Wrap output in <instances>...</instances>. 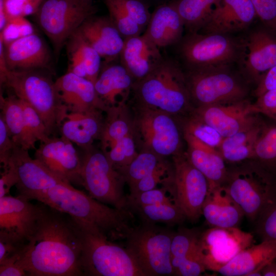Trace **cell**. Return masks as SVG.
Segmentation results:
<instances>
[{
    "instance_id": "cell-1",
    "label": "cell",
    "mask_w": 276,
    "mask_h": 276,
    "mask_svg": "<svg viewBox=\"0 0 276 276\" xmlns=\"http://www.w3.org/2000/svg\"><path fill=\"white\" fill-rule=\"evenodd\" d=\"M38 204L35 231L19 259L27 275H84L79 224L65 213L40 201Z\"/></svg>"
},
{
    "instance_id": "cell-2",
    "label": "cell",
    "mask_w": 276,
    "mask_h": 276,
    "mask_svg": "<svg viewBox=\"0 0 276 276\" xmlns=\"http://www.w3.org/2000/svg\"><path fill=\"white\" fill-rule=\"evenodd\" d=\"M36 200L68 214L113 241L125 239L134 226L130 224L133 215L130 211L109 206L69 183L57 185L40 194Z\"/></svg>"
},
{
    "instance_id": "cell-3",
    "label": "cell",
    "mask_w": 276,
    "mask_h": 276,
    "mask_svg": "<svg viewBox=\"0 0 276 276\" xmlns=\"http://www.w3.org/2000/svg\"><path fill=\"white\" fill-rule=\"evenodd\" d=\"M134 103L178 117L193 108L185 74L174 60L165 56L144 79L134 82Z\"/></svg>"
},
{
    "instance_id": "cell-4",
    "label": "cell",
    "mask_w": 276,
    "mask_h": 276,
    "mask_svg": "<svg viewBox=\"0 0 276 276\" xmlns=\"http://www.w3.org/2000/svg\"><path fill=\"white\" fill-rule=\"evenodd\" d=\"M1 85L30 104L44 122L48 135L60 131L68 110L57 91L50 71L43 70H8L0 78Z\"/></svg>"
},
{
    "instance_id": "cell-5",
    "label": "cell",
    "mask_w": 276,
    "mask_h": 276,
    "mask_svg": "<svg viewBox=\"0 0 276 276\" xmlns=\"http://www.w3.org/2000/svg\"><path fill=\"white\" fill-rule=\"evenodd\" d=\"M78 223L82 231L84 275L145 276L126 247L109 240L99 231Z\"/></svg>"
},
{
    "instance_id": "cell-6",
    "label": "cell",
    "mask_w": 276,
    "mask_h": 276,
    "mask_svg": "<svg viewBox=\"0 0 276 276\" xmlns=\"http://www.w3.org/2000/svg\"><path fill=\"white\" fill-rule=\"evenodd\" d=\"M132 108L133 131L139 151H149L166 158L182 151L176 117L135 103Z\"/></svg>"
},
{
    "instance_id": "cell-7",
    "label": "cell",
    "mask_w": 276,
    "mask_h": 276,
    "mask_svg": "<svg viewBox=\"0 0 276 276\" xmlns=\"http://www.w3.org/2000/svg\"><path fill=\"white\" fill-rule=\"evenodd\" d=\"M223 185L244 216L254 222L276 194V181L272 174L254 160L228 170Z\"/></svg>"
},
{
    "instance_id": "cell-8",
    "label": "cell",
    "mask_w": 276,
    "mask_h": 276,
    "mask_svg": "<svg viewBox=\"0 0 276 276\" xmlns=\"http://www.w3.org/2000/svg\"><path fill=\"white\" fill-rule=\"evenodd\" d=\"M175 232L155 224L134 226L127 236L125 247L145 276L173 275L171 245Z\"/></svg>"
},
{
    "instance_id": "cell-9",
    "label": "cell",
    "mask_w": 276,
    "mask_h": 276,
    "mask_svg": "<svg viewBox=\"0 0 276 276\" xmlns=\"http://www.w3.org/2000/svg\"><path fill=\"white\" fill-rule=\"evenodd\" d=\"M80 185L94 199L119 209H127L126 183L123 176L114 169L105 153L94 145L82 150Z\"/></svg>"
},
{
    "instance_id": "cell-10",
    "label": "cell",
    "mask_w": 276,
    "mask_h": 276,
    "mask_svg": "<svg viewBox=\"0 0 276 276\" xmlns=\"http://www.w3.org/2000/svg\"><path fill=\"white\" fill-rule=\"evenodd\" d=\"M97 11L93 1L43 0L34 15L58 57L71 35Z\"/></svg>"
},
{
    "instance_id": "cell-11",
    "label": "cell",
    "mask_w": 276,
    "mask_h": 276,
    "mask_svg": "<svg viewBox=\"0 0 276 276\" xmlns=\"http://www.w3.org/2000/svg\"><path fill=\"white\" fill-rule=\"evenodd\" d=\"M228 66L188 70L185 73L194 107L223 104L244 99L246 89Z\"/></svg>"
},
{
    "instance_id": "cell-12",
    "label": "cell",
    "mask_w": 276,
    "mask_h": 276,
    "mask_svg": "<svg viewBox=\"0 0 276 276\" xmlns=\"http://www.w3.org/2000/svg\"><path fill=\"white\" fill-rule=\"evenodd\" d=\"M177 45L188 70L228 66L238 51L232 38L219 33H188Z\"/></svg>"
},
{
    "instance_id": "cell-13",
    "label": "cell",
    "mask_w": 276,
    "mask_h": 276,
    "mask_svg": "<svg viewBox=\"0 0 276 276\" xmlns=\"http://www.w3.org/2000/svg\"><path fill=\"white\" fill-rule=\"evenodd\" d=\"M173 182L169 192L174 203L186 219L195 222L202 215V208L210 186L204 175L190 162L186 151L172 157Z\"/></svg>"
},
{
    "instance_id": "cell-14",
    "label": "cell",
    "mask_w": 276,
    "mask_h": 276,
    "mask_svg": "<svg viewBox=\"0 0 276 276\" xmlns=\"http://www.w3.org/2000/svg\"><path fill=\"white\" fill-rule=\"evenodd\" d=\"M251 234L238 227H212L200 235L199 247L206 270L217 271L253 244Z\"/></svg>"
},
{
    "instance_id": "cell-15",
    "label": "cell",
    "mask_w": 276,
    "mask_h": 276,
    "mask_svg": "<svg viewBox=\"0 0 276 276\" xmlns=\"http://www.w3.org/2000/svg\"><path fill=\"white\" fill-rule=\"evenodd\" d=\"M39 204L18 195L0 198V239L25 247L35 231Z\"/></svg>"
},
{
    "instance_id": "cell-16",
    "label": "cell",
    "mask_w": 276,
    "mask_h": 276,
    "mask_svg": "<svg viewBox=\"0 0 276 276\" xmlns=\"http://www.w3.org/2000/svg\"><path fill=\"white\" fill-rule=\"evenodd\" d=\"M28 151L15 145L8 163V167L16 177L15 186L18 195L29 200H36L46 190L57 185L67 183L51 172L37 159L31 157Z\"/></svg>"
},
{
    "instance_id": "cell-17",
    "label": "cell",
    "mask_w": 276,
    "mask_h": 276,
    "mask_svg": "<svg viewBox=\"0 0 276 276\" xmlns=\"http://www.w3.org/2000/svg\"><path fill=\"white\" fill-rule=\"evenodd\" d=\"M34 157L64 181L80 184L81 155L65 137L52 136L40 142Z\"/></svg>"
},
{
    "instance_id": "cell-18",
    "label": "cell",
    "mask_w": 276,
    "mask_h": 276,
    "mask_svg": "<svg viewBox=\"0 0 276 276\" xmlns=\"http://www.w3.org/2000/svg\"><path fill=\"white\" fill-rule=\"evenodd\" d=\"M245 99L230 103L194 107L190 114L215 128L223 137L231 136L259 121Z\"/></svg>"
},
{
    "instance_id": "cell-19",
    "label": "cell",
    "mask_w": 276,
    "mask_h": 276,
    "mask_svg": "<svg viewBox=\"0 0 276 276\" xmlns=\"http://www.w3.org/2000/svg\"><path fill=\"white\" fill-rule=\"evenodd\" d=\"M4 44L9 70L51 71V52L43 39L36 33Z\"/></svg>"
},
{
    "instance_id": "cell-20",
    "label": "cell",
    "mask_w": 276,
    "mask_h": 276,
    "mask_svg": "<svg viewBox=\"0 0 276 276\" xmlns=\"http://www.w3.org/2000/svg\"><path fill=\"white\" fill-rule=\"evenodd\" d=\"M55 86L68 112H105L106 108L99 98L94 84L88 79L67 72L56 80Z\"/></svg>"
},
{
    "instance_id": "cell-21",
    "label": "cell",
    "mask_w": 276,
    "mask_h": 276,
    "mask_svg": "<svg viewBox=\"0 0 276 276\" xmlns=\"http://www.w3.org/2000/svg\"><path fill=\"white\" fill-rule=\"evenodd\" d=\"M164 57L160 49L143 33L125 39L119 60L135 82L153 72Z\"/></svg>"
},
{
    "instance_id": "cell-22",
    "label": "cell",
    "mask_w": 276,
    "mask_h": 276,
    "mask_svg": "<svg viewBox=\"0 0 276 276\" xmlns=\"http://www.w3.org/2000/svg\"><path fill=\"white\" fill-rule=\"evenodd\" d=\"M134 82L132 76L120 62H112L102 63L94 85L99 98L107 110L127 104Z\"/></svg>"
},
{
    "instance_id": "cell-23",
    "label": "cell",
    "mask_w": 276,
    "mask_h": 276,
    "mask_svg": "<svg viewBox=\"0 0 276 276\" xmlns=\"http://www.w3.org/2000/svg\"><path fill=\"white\" fill-rule=\"evenodd\" d=\"M78 29L104 60L103 63H110L119 59L125 39L109 16L91 15Z\"/></svg>"
},
{
    "instance_id": "cell-24",
    "label": "cell",
    "mask_w": 276,
    "mask_h": 276,
    "mask_svg": "<svg viewBox=\"0 0 276 276\" xmlns=\"http://www.w3.org/2000/svg\"><path fill=\"white\" fill-rule=\"evenodd\" d=\"M256 17L250 0H221L198 32L227 34L245 29Z\"/></svg>"
},
{
    "instance_id": "cell-25",
    "label": "cell",
    "mask_w": 276,
    "mask_h": 276,
    "mask_svg": "<svg viewBox=\"0 0 276 276\" xmlns=\"http://www.w3.org/2000/svg\"><path fill=\"white\" fill-rule=\"evenodd\" d=\"M184 28L182 20L171 1L156 7L143 34L160 49L179 43Z\"/></svg>"
},
{
    "instance_id": "cell-26",
    "label": "cell",
    "mask_w": 276,
    "mask_h": 276,
    "mask_svg": "<svg viewBox=\"0 0 276 276\" xmlns=\"http://www.w3.org/2000/svg\"><path fill=\"white\" fill-rule=\"evenodd\" d=\"M182 133L187 145V157L206 178L209 190L222 186L226 179L228 170L219 151L201 143L188 133Z\"/></svg>"
},
{
    "instance_id": "cell-27",
    "label": "cell",
    "mask_w": 276,
    "mask_h": 276,
    "mask_svg": "<svg viewBox=\"0 0 276 276\" xmlns=\"http://www.w3.org/2000/svg\"><path fill=\"white\" fill-rule=\"evenodd\" d=\"M243 64L247 73L258 82L276 65V38L262 30L249 34L244 45Z\"/></svg>"
},
{
    "instance_id": "cell-28",
    "label": "cell",
    "mask_w": 276,
    "mask_h": 276,
    "mask_svg": "<svg viewBox=\"0 0 276 276\" xmlns=\"http://www.w3.org/2000/svg\"><path fill=\"white\" fill-rule=\"evenodd\" d=\"M276 259V240H264L240 251L217 272L224 276H261L262 270Z\"/></svg>"
},
{
    "instance_id": "cell-29",
    "label": "cell",
    "mask_w": 276,
    "mask_h": 276,
    "mask_svg": "<svg viewBox=\"0 0 276 276\" xmlns=\"http://www.w3.org/2000/svg\"><path fill=\"white\" fill-rule=\"evenodd\" d=\"M103 111L68 112L63 121L60 132L82 150L99 140L103 129L105 117Z\"/></svg>"
},
{
    "instance_id": "cell-30",
    "label": "cell",
    "mask_w": 276,
    "mask_h": 276,
    "mask_svg": "<svg viewBox=\"0 0 276 276\" xmlns=\"http://www.w3.org/2000/svg\"><path fill=\"white\" fill-rule=\"evenodd\" d=\"M68 59L67 72L95 83L102 66V59L78 29L66 42Z\"/></svg>"
},
{
    "instance_id": "cell-31",
    "label": "cell",
    "mask_w": 276,
    "mask_h": 276,
    "mask_svg": "<svg viewBox=\"0 0 276 276\" xmlns=\"http://www.w3.org/2000/svg\"><path fill=\"white\" fill-rule=\"evenodd\" d=\"M202 215L212 227H238L244 214L223 185L209 190Z\"/></svg>"
},
{
    "instance_id": "cell-32",
    "label": "cell",
    "mask_w": 276,
    "mask_h": 276,
    "mask_svg": "<svg viewBox=\"0 0 276 276\" xmlns=\"http://www.w3.org/2000/svg\"><path fill=\"white\" fill-rule=\"evenodd\" d=\"M0 117L3 119L14 143L29 150L35 148L27 130L23 108L19 99L9 93L0 95Z\"/></svg>"
},
{
    "instance_id": "cell-33",
    "label": "cell",
    "mask_w": 276,
    "mask_h": 276,
    "mask_svg": "<svg viewBox=\"0 0 276 276\" xmlns=\"http://www.w3.org/2000/svg\"><path fill=\"white\" fill-rule=\"evenodd\" d=\"M263 124L259 121L243 130L224 137L218 150L225 162L238 163L252 159L255 143Z\"/></svg>"
},
{
    "instance_id": "cell-34",
    "label": "cell",
    "mask_w": 276,
    "mask_h": 276,
    "mask_svg": "<svg viewBox=\"0 0 276 276\" xmlns=\"http://www.w3.org/2000/svg\"><path fill=\"white\" fill-rule=\"evenodd\" d=\"M127 104L110 108L105 113V122L99 140L104 152L110 150L117 142L133 133L132 114Z\"/></svg>"
},
{
    "instance_id": "cell-35",
    "label": "cell",
    "mask_w": 276,
    "mask_h": 276,
    "mask_svg": "<svg viewBox=\"0 0 276 276\" xmlns=\"http://www.w3.org/2000/svg\"><path fill=\"white\" fill-rule=\"evenodd\" d=\"M188 33L198 32L210 19L221 0L173 1Z\"/></svg>"
},
{
    "instance_id": "cell-36",
    "label": "cell",
    "mask_w": 276,
    "mask_h": 276,
    "mask_svg": "<svg viewBox=\"0 0 276 276\" xmlns=\"http://www.w3.org/2000/svg\"><path fill=\"white\" fill-rule=\"evenodd\" d=\"M132 214H135L143 223L155 224L157 223L173 225L182 222L186 219L180 208L174 203H164L154 205L132 206L127 208Z\"/></svg>"
},
{
    "instance_id": "cell-37",
    "label": "cell",
    "mask_w": 276,
    "mask_h": 276,
    "mask_svg": "<svg viewBox=\"0 0 276 276\" xmlns=\"http://www.w3.org/2000/svg\"><path fill=\"white\" fill-rule=\"evenodd\" d=\"M252 160L271 172L276 171V124H263L256 140Z\"/></svg>"
},
{
    "instance_id": "cell-38",
    "label": "cell",
    "mask_w": 276,
    "mask_h": 276,
    "mask_svg": "<svg viewBox=\"0 0 276 276\" xmlns=\"http://www.w3.org/2000/svg\"><path fill=\"white\" fill-rule=\"evenodd\" d=\"M166 159L152 152L140 150L136 156L121 174L129 188L150 174Z\"/></svg>"
},
{
    "instance_id": "cell-39",
    "label": "cell",
    "mask_w": 276,
    "mask_h": 276,
    "mask_svg": "<svg viewBox=\"0 0 276 276\" xmlns=\"http://www.w3.org/2000/svg\"><path fill=\"white\" fill-rule=\"evenodd\" d=\"M139 151L133 133L117 142L110 150L104 153L113 168L121 173L136 156Z\"/></svg>"
},
{
    "instance_id": "cell-40",
    "label": "cell",
    "mask_w": 276,
    "mask_h": 276,
    "mask_svg": "<svg viewBox=\"0 0 276 276\" xmlns=\"http://www.w3.org/2000/svg\"><path fill=\"white\" fill-rule=\"evenodd\" d=\"M182 125V132L191 134L201 143L218 150L224 139L215 128L190 113Z\"/></svg>"
},
{
    "instance_id": "cell-41",
    "label": "cell",
    "mask_w": 276,
    "mask_h": 276,
    "mask_svg": "<svg viewBox=\"0 0 276 276\" xmlns=\"http://www.w3.org/2000/svg\"><path fill=\"white\" fill-rule=\"evenodd\" d=\"M174 177L173 164L166 159L156 169L129 188V195H135L157 188L158 185L171 189Z\"/></svg>"
},
{
    "instance_id": "cell-42",
    "label": "cell",
    "mask_w": 276,
    "mask_h": 276,
    "mask_svg": "<svg viewBox=\"0 0 276 276\" xmlns=\"http://www.w3.org/2000/svg\"><path fill=\"white\" fill-rule=\"evenodd\" d=\"M200 234L196 231L186 228L175 232L171 245V263L174 269L183 258L198 244Z\"/></svg>"
},
{
    "instance_id": "cell-43",
    "label": "cell",
    "mask_w": 276,
    "mask_h": 276,
    "mask_svg": "<svg viewBox=\"0 0 276 276\" xmlns=\"http://www.w3.org/2000/svg\"><path fill=\"white\" fill-rule=\"evenodd\" d=\"M104 2L109 18L124 39L144 33L142 28L113 0Z\"/></svg>"
},
{
    "instance_id": "cell-44",
    "label": "cell",
    "mask_w": 276,
    "mask_h": 276,
    "mask_svg": "<svg viewBox=\"0 0 276 276\" xmlns=\"http://www.w3.org/2000/svg\"><path fill=\"white\" fill-rule=\"evenodd\" d=\"M262 241L276 240V194L267 203L255 221Z\"/></svg>"
},
{
    "instance_id": "cell-45",
    "label": "cell",
    "mask_w": 276,
    "mask_h": 276,
    "mask_svg": "<svg viewBox=\"0 0 276 276\" xmlns=\"http://www.w3.org/2000/svg\"><path fill=\"white\" fill-rule=\"evenodd\" d=\"M28 134L34 143L43 142L50 137L46 126L37 112L28 103L20 100Z\"/></svg>"
},
{
    "instance_id": "cell-46",
    "label": "cell",
    "mask_w": 276,
    "mask_h": 276,
    "mask_svg": "<svg viewBox=\"0 0 276 276\" xmlns=\"http://www.w3.org/2000/svg\"><path fill=\"white\" fill-rule=\"evenodd\" d=\"M168 188L162 186L135 195L127 196L126 208L132 206H144L154 205L174 202L171 196H168Z\"/></svg>"
},
{
    "instance_id": "cell-47",
    "label": "cell",
    "mask_w": 276,
    "mask_h": 276,
    "mask_svg": "<svg viewBox=\"0 0 276 276\" xmlns=\"http://www.w3.org/2000/svg\"><path fill=\"white\" fill-rule=\"evenodd\" d=\"M143 30L150 18L149 4L145 0H113Z\"/></svg>"
},
{
    "instance_id": "cell-48",
    "label": "cell",
    "mask_w": 276,
    "mask_h": 276,
    "mask_svg": "<svg viewBox=\"0 0 276 276\" xmlns=\"http://www.w3.org/2000/svg\"><path fill=\"white\" fill-rule=\"evenodd\" d=\"M206 270L198 245L178 263L174 275L198 276Z\"/></svg>"
},
{
    "instance_id": "cell-49",
    "label": "cell",
    "mask_w": 276,
    "mask_h": 276,
    "mask_svg": "<svg viewBox=\"0 0 276 276\" xmlns=\"http://www.w3.org/2000/svg\"><path fill=\"white\" fill-rule=\"evenodd\" d=\"M35 33L31 23L25 17L10 18L5 28L0 31L4 44Z\"/></svg>"
},
{
    "instance_id": "cell-50",
    "label": "cell",
    "mask_w": 276,
    "mask_h": 276,
    "mask_svg": "<svg viewBox=\"0 0 276 276\" xmlns=\"http://www.w3.org/2000/svg\"><path fill=\"white\" fill-rule=\"evenodd\" d=\"M43 0H3L8 20L34 15Z\"/></svg>"
},
{
    "instance_id": "cell-51",
    "label": "cell",
    "mask_w": 276,
    "mask_h": 276,
    "mask_svg": "<svg viewBox=\"0 0 276 276\" xmlns=\"http://www.w3.org/2000/svg\"><path fill=\"white\" fill-rule=\"evenodd\" d=\"M257 16L271 31L276 33V0H250Z\"/></svg>"
},
{
    "instance_id": "cell-52",
    "label": "cell",
    "mask_w": 276,
    "mask_h": 276,
    "mask_svg": "<svg viewBox=\"0 0 276 276\" xmlns=\"http://www.w3.org/2000/svg\"><path fill=\"white\" fill-rule=\"evenodd\" d=\"M254 114L261 113L276 121V89L267 90L257 97L256 101L250 104Z\"/></svg>"
},
{
    "instance_id": "cell-53",
    "label": "cell",
    "mask_w": 276,
    "mask_h": 276,
    "mask_svg": "<svg viewBox=\"0 0 276 276\" xmlns=\"http://www.w3.org/2000/svg\"><path fill=\"white\" fill-rule=\"evenodd\" d=\"M15 145L3 119L0 117V162L3 169L7 168Z\"/></svg>"
},
{
    "instance_id": "cell-54",
    "label": "cell",
    "mask_w": 276,
    "mask_h": 276,
    "mask_svg": "<svg viewBox=\"0 0 276 276\" xmlns=\"http://www.w3.org/2000/svg\"><path fill=\"white\" fill-rule=\"evenodd\" d=\"M273 89H276V65L268 70L258 82L255 94L257 97Z\"/></svg>"
},
{
    "instance_id": "cell-55",
    "label": "cell",
    "mask_w": 276,
    "mask_h": 276,
    "mask_svg": "<svg viewBox=\"0 0 276 276\" xmlns=\"http://www.w3.org/2000/svg\"><path fill=\"white\" fill-rule=\"evenodd\" d=\"M3 170L0 178V198L9 195L11 188L17 183L16 177L11 169L8 167Z\"/></svg>"
},
{
    "instance_id": "cell-56",
    "label": "cell",
    "mask_w": 276,
    "mask_h": 276,
    "mask_svg": "<svg viewBox=\"0 0 276 276\" xmlns=\"http://www.w3.org/2000/svg\"><path fill=\"white\" fill-rule=\"evenodd\" d=\"M0 275L25 276L27 274L20 264L19 259H15L0 265Z\"/></svg>"
},
{
    "instance_id": "cell-57",
    "label": "cell",
    "mask_w": 276,
    "mask_h": 276,
    "mask_svg": "<svg viewBox=\"0 0 276 276\" xmlns=\"http://www.w3.org/2000/svg\"><path fill=\"white\" fill-rule=\"evenodd\" d=\"M261 273L262 276H276V259L267 264Z\"/></svg>"
},
{
    "instance_id": "cell-58",
    "label": "cell",
    "mask_w": 276,
    "mask_h": 276,
    "mask_svg": "<svg viewBox=\"0 0 276 276\" xmlns=\"http://www.w3.org/2000/svg\"><path fill=\"white\" fill-rule=\"evenodd\" d=\"M8 21V16L6 12L3 0H0V31H2L3 29L6 26Z\"/></svg>"
},
{
    "instance_id": "cell-59",
    "label": "cell",
    "mask_w": 276,
    "mask_h": 276,
    "mask_svg": "<svg viewBox=\"0 0 276 276\" xmlns=\"http://www.w3.org/2000/svg\"><path fill=\"white\" fill-rule=\"evenodd\" d=\"M146 2L148 3V2H158V4L159 5V4H161L162 3H164L163 2V1L164 0H145Z\"/></svg>"
},
{
    "instance_id": "cell-60",
    "label": "cell",
    "mask_w": 276,
    "mask_h": 276,
    "mask_svg": "<svg viewBox=\"0 0 276 276\" xmlns=\"http://www.w3.org/2000/svg\"><path fill=\"white\" fill-rule=\"evenodd\" d=\"M85 1H93V0H85Z\"/></svg>"
},
{
    "instance_id": "cell-61",
    "label": "cell",
    "mask_w": 276,
    "mask_h": 276,
    "mask_svg": "<svg viewBox=\"0 0 276 276\" xmlns=\"http://www.w3.org/2000/svg\"><path fill=\"white\" fill-rule=\"evenodd\" d=\"M275 181H276V178H275Z\"/></svg>"
}]
</instances>
